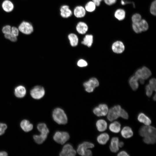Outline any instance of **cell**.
<instances>
[{
  "mask_svg": "<svg viewBox=\"0 0 156 156\" xmlns=\"http://www.w3.org/2000/svg\"><path fill=\"white\" fill-rule=\"evenodd\" d=\"M52 118L59 125H65L68 122V118L64 111L60 107H57L53 111Z\"/></svg>",
  "mask_w": 156,
  "mask_h": 156,
  "instance_id": "cell-1",
  "label": "cell"
},
{
  "mask_svg": "<svg viewBox=\"0 0 156 156\" xmlns=\"http://www.w3.org/2000/svg\"><path fill=\"white\" fill-rule=\"evenodd\" d=\"M94 147V145L93 143L88 142H84L78 146L77 151L80 155L91 156L92 153L91 151L89 149Z\"/></svg>",
  "mask_w": 156,
  "mask_h": 156,
  "instance_id": "cell-2",
  "label": "cell"
},
{
  "mask_svg": "<svg viewBox=\"0 0 156 156\" xmlns=\"http://www.w3.org/2000/svg\"><path fill=\"white\" fill-rule=\"evenodd\" d=\"M151 75L150 70L145 66L138 69L135 72L134 75L138 79L140 83L143 84L144 80L148 79Z\"/></svg>",
  "mask_w": 156,
  "mask_h": 156,
  "instance_id": "cell-3",
  "label": "cell"
},
{
  "mask_svg": "<svg viewBox=\"0 0 156 156\" xmlns=\"http://www.w3.org/2000/svg\"><path fill=\"white\" fill-rule=\"evenodd\" d=\"M53 138L57 143L63 144L69 139L70 135L66 131H58L55 133Z\"/></svg>",
  "mask_w": 156,
  "mask_h": 156,
  "instance_id": "cell-4",
  "label": "cell"
},
{
  "mask_svg": "<svg viewBox=\"0 0 156 156\" xmlns=\"http://www.w3.org/2000/svg\"><path fill=\"white\" fill-rule=\"evenodd\" d=\"M156 133L155 128L149 125L142 126L139 130L140 135L144 138L156 136Z\"/></svg>",
  "mask_w": 156,
  "mask_h": 156,
  "instance_id": "cell-5",
  "label": "cell"
},
{
  "mask_svg": "<svg viewBox=\"0 0 156 156\" xmlns=\"http://www.w3.org/2000/svg\"><path fill=\"white\" fill-rule=\"evenodd\" d=\"M149 26L147 21L144 19H142L138 23H132V28L133 31L136 33H140L147 31Z\"/></svg>",
  "mask_w": 156,
  "mask_h": 156,
  "instance_id": "cell-6",
  "label": "cell"
},
{
  "mask_svg": "<svg viewBox=\"0 0 156 156\" xmlns=\"http://www.w3.org/2000/svg\"><path fill=\"white\" fill-rule=\"evenodd\" d=\"M121 107L119 105H116L111 108L107 114V118L111 121L117 119L120 117Z\"/></svg>",
  "mask_w": 156,
  "mask_h": 156,
  "instance_id": "cell-7",
  "label": "cell"
},
{
  "mask_svg": "<svg viewBox=\"0 0 156 156\" xmlns=\"http://www.w3.org/2000/svg\"><path fill=\"white\" fill-rule=\"evenodd\" d=\"M44 88L40 86L34 87L30 91V94L32 98L35 99H39L43 97L45 94Z\"/></svg>",
  "mask_w": 156,
  "mask_h": 156,
  "instance_id": "cell-8",
  "label": "cell"
},
{
  "mask_svg": "<svg viewBox=\"0 0 156 156\" xmlns=\"http://www.w3.org/2000/svg\"><path fill=\"white\" fill-rule=\"evenodd\" d=\"M99 85L97 79L94 77L90 78L88 81L84 82L83 85L85 90L88 92L93 91L94 89Z\"/></svg>",
  "mask_w": 156,
  "mask_h": 156,
  "instance_id": "cell-9",
  "label": "cell"
},
{
  "mask_svg": "<svg viewBox=\"0 0 156 156\" xmlns=\"http://www.w3.org/2000/svg\"><path fill=\"white\" fill-rule=\"evenodd\" d=\"M18 29L22 33L26 35L31 34L34 31V28L32 24L25 21L21 22L18 26Z\"/></svg>",
  "mask_w": 156,
  "mask_h": 156,
  "instance_id": "cell-10",
  "label": "cell"
},
{
  "mask_svg": "<svg viewBox=\"0 0 156 156\" xmlns=\"http://www.w3.org/2000/svg\"><path fill=\"white\" fill-rule=\"evenodd\" d=\"M76 154V151L73 146L69 144H67L63 146L60 153V156H74Z\"/></svg>",
  "mask_w": 156,
  "mask_h": 156,
  "instance_id": "cell-11",
  "label": "cell"
},
{
  "mask_svg": "<svg viewBox=\"0 0 156 156\" xmlns=\"http://www.w3.org/2000/svg\"><path fill=\"white\" fill-rule=\"evenodd\" d=\"M108 108L105 104H101L98 106L94 107L93 110L94 114L98 116L106 115L108 112Z\"/></svg>",
  "mask_w": 156,
  "mask_h": 156,
  "instance_id": "cell-12",
  "label": "cell"
},
{
  "mask_svg": "<svg viewBox=\"0 0 156 156\" xmlns=\"http://www.w3.org/2000/svg\"><path fill=\"white\" fill-rule=\"evenodd\" d=\"M112 49L113 51L116 53H121L123 52L125 48L123 42L120 41H116L112 44Z\"/></svg>",
  "mask_w": 156,
  "mask_h": 156,
  "instance_id": "cell-13",
  "label": "cell"
},
{
  "mask_svg": "<svg viewBox=\"0 0 156 156\" xmlns=\"http://www.w3.org/2000/svg\"><path fill=\"white\" fill-rule=\"evenodd\" d=\"M26 93L25 87L22 85L17 86L14 89V94L16 97L18 98H22L24 97Z\"/></svg>",
  "mask_w": 156,
  "mask_h": 156,
  "instance_id": "cell-14",
  "label": "cell"
},
{
  "mask_svg": "<svg viewBox=\"0 0 156 156\" xmlns=\"http://www.w3.org/2000/svg\"><path fill=\"white\" fill-rule=\"evenodd\" d=\"M60 15L64 18L70 17L72 14V12L68 6L65 5L62 6L60 9Z\"/></svg>",
  "mask_w": 156,
  "mask_h": 156,
  "instance_id": "cell-15",
  "label": "cell"
},
{
  "mask_svg": "<svg viewBox=\"0 0 156 156\" xmlns=\"http://www.w3.org/2000/svg\"><path fill=\"white\" fill-rule=\"evenodd\" d=\"M119 139L118 137H114L111 139L109 148L112 152L116 153L119 150Z\"/></svg>",
  "mask_w": 156,
  "mask_h": 156,
  "instance_id": "cell-16",
  "label": "cell"
},
{
  "mask_svg": "<svg viewBox=\"0 0 156 156\" xmlns=\"http://www.w3.org/2000/svg\"><path fill=\"white\" fill-rule=\"evenodd\" d=\"M76 29L79 34H84L88 30V26L85 23L79 22L76 26Z\"/></svg>",
  "mask_w": 156,
  "mask_h": 156,
  "instance_id": "cell-17",
  "label": "cell"
},
{
  "mask_svg": "<svg viewBox=\"0 0 156 156\" xmlns=\"http://www.w3.org/2000/svg\"><path fill=\"white\" fill-rule=\"evenodd\" d=\"M86 10L85 8L81 6L76 7L74 10V14L77 18H81L85 16L86 15Z\"/></svg>",
  "mask_w": 156,
  "mask_h": 156,
  "instance_id": "cell-18",
  "label": "cell"
},
{
  "mask_svg": "<svg viewBox=\"0 0 156 156\" xmlns=\"http://www.w3.org/2000/svg\"><path fill=\"white\" fill-rule=\"evenodd\" d=\"M20 126L24 131L28 132L31 131L33 128V125L27 120H23L20 123Z\"/></svg>",
  "mask_w": 156,
  "mask_h": 156,
  "instance_id": "cell-19",
  "label": "cell"
},
{
  "mask_svg": "<svg viewBox=\"0 0 156 156\" xmlns=\"http://www.w3.org/2000/svg\"><path fill=\"white\" fill-rule=\"evenodd\" d=\"M137 119L139 122L146 125H149L151 123L150 119L143 113H140L138 114Z\"/></svg>",
  "mask_w": 156,
  "mask_h": 156,
  "instance_id": "cell-20",
  "label": "cell"
},
{
  "mask_svg": "<svg viewBox=\"0 0 156 156\" xmlns=\"http://www.w3.org/2000/svg\"><path fill=\"white\" fill-rule=\"evenodd\" d=\"M2 7L3 10L7 12H9L13 10L14 5L13 3L9 0H5L2 3Z\"/></svg>",
  "mask_w": 156,
  "mask_h": 156,
  "instance_id": "cell-21",
  "label": "cell"
},
{
  "mask_svg": "<svg viewBox=\"0 0 156 156\" xmlns=\"http://www.w3.org/2000/svg\"><path fill=\"white\" fill-rule=\"evenodd\" d=\"M121 134L122 136L125 138L131 137L133 135V132L131 129L128 126H125L122 129Z\"/></svg>",
  "mask_w": 156,
  "mask_h": 156,
  "instance_id": "cell-22",
  "label": "cell"
},
{
  "mask_svg": "<svg viewBox=\"0 0 156 156\" xmlns=\"http://www.w3.org/2000/svg\"><path fill=\"white\" fill-rule=\"evenodd\" d=\"M96 126L98 131L102 132L104 131L107 129V124L105 120L99 119L96 121Z\"/></svg>",
  "mask_w": 156,
  "mask_h": 156,
  "instance_id": "cell-23",
  "label": "cell"
},
{
  "mask_svg": "<svg viewBox=\"0 0 156 156\" xmlns=\"http://www.w3.org/2000/svg\"><path fill=\"white\" fill-rule=\"evenodd\" d=\"M109 136L106 133H102L98 136L97 140L100 144H105L109 139Z\"/></svg>",
  "mask_w": 156,
  "mask_h": 156,
  "instance_id": "cell-24",
  "label": "cell"
},
{
  "mask_svg": "<svg viewBox=\"0 0 156 156\" xmlns=\"http://www.w3.org/2000/svg\"><path fill=\"white\" fill-rule=\"evenodd\" d=\"M121 125L118 121H116L111 123L109 126L110 130L114 133H118L120 131Z\"/></svg>",
  "mask_w": 156,
  "mask_h": 156,
  "instance_id": "cell-25",
  "label": "cell"
},
{
  "mask_svg": "<svg viewBox=\"0 0 156 156\" xmlns=\"http://www.w3.org/2000/svg\"><path fill=\"white\" fill-rule=\"evenodd\" d=\"M129 83L133 90H135L138 89L139 86L138 79L134 75L130 78Z\"/></svg>",
  "mask_w": 156,
  "mask_h": 156,
  "instance_id": "cell-26",
  "label": "cell"
},
{
  "mask_svg": "<svg viewBox=\"0 0 156 156\" xmlns=\"http://www.w3.org/2000/svg\"><path fill=\"white\" fill-rule=\"evenodd\" d=\"M114 16L119 21L124 20L126 16V12L122 9H117L115 12Z\"/></svg>",
  "mask_w": 156,
  "mask_h": 156,
  "instance_id": "cell-27",
  "label": "cell"
},
{
  "mask_svg": "<svg viewBox=\"0 0 156 156\" xmlns=\"http://www.w3.org/2000/svg\"><path fill=\"white\" fill-rule=\"evenodd\" d=\"M37 129L41 134L48 135L49 133V129L45 123H40L38 124Z\"/></svg>",
  "mask_w": 156,
  "mask_h": 156,
  "instance_id": "cell-28",
  "label": "cell"
},
{
  "mask_svg": "<svg viewBox=\"0 0 156 156\" xmlns=\"http://www.w3.org/2000/svg\"><path fill=\"white\" fill-rule=\"evenodd\" d=\"M93 42V36L91 34H87L85 36L82 41L81 43L88 47L91 46Z\"/></svg>",
  "mask_w": 156,
  "mask_h": 156,
  "instance_id": "cell-29",
  "label": "cell"
},
{
  "mask_svg": "<svg viewBox=\"0 0 156 156\" xmlns=\"http://www.w3.org/2000/svg\"><path fill=\"white\" fill-rule=\"evenodd\" d=\"M47 135L40 133L39 135H34L33 138L36 143L38 144H41L47 138Z\"/></svg>",
  "mask_w": 156,
  "mask_h": 156,
  "instance_id": "cell-30",
  "label": "cell"
},
{
  "mask_svg": "<svg viewBox=\"0 0 156 156\" xmlns=\"http://www.w3.org/2000/svg\"><path fill=\"white\" fill-rule=\"evenodd\" d=\"M71 45L73 47L77 45L78 42V38L76 35L74 33H71L68 36Z\"/></svg>",
  "mask_w": 156,
  "mask_h": 156,
  "instance_id": "cell-31",
  "label": "cell"
},
{
  "mask_svg": "<svg viewBox=\"0 0 156 156\" xmlns=\"http://www.w3.org/2000/svg\"><path fill=\"white\" fill-rule=\"evenodd\" d=\"M96 6L94 3L92 1H90L86 4L85 8L87 12H92L95 10Z\"/></svg>",
  "mask_w": 156,
  "mask_h": 156,
  "instance_id": "cell-32",
  "label": "cell"
},
{
  "mask_svg": "<svg viewBox=\"0 0 156 156\" xmlns=\"http://www.w3.org/2000/svg\"><path fill=\"white\" fill-rule=\"evenodd\" d=\"M156 136L144 137L143 140L146 144H154L156 142Z\"/></svg>",
  "mask_w": 156,
  "mask_h": 156,
  "instance_id": "cell-33",
  "label": "cell"
},
{
  "mask_svg": "<svg viewBox=\"0 0 156 156\" xmlns=\"http://www.w3.org/2000/svg\"><path fill=\"white\" fill-rule=\"evenodd\" d=\"M142 19L141 15L138 13H135L133 14L131 17L132 23H138Z\"/></svg>",
  "mask_w": 156,
  "mask_h": 156,
  "instance_id": "cell-34",
  "label": "cell"
},
{
  "mask_svg": "<svg viewBox=\"0 0 156 156\" xmlns=\"http://www.w3.org/2000/svg\"><path fill=\"white\" fill-rule=\"evenodd\" d=\"M150 12L153 15H156V1L155 0L151 3L150 9Z\"/></svg>",
  "mask_w": 156,
  "mask_h": 156,
  "instance_id": "cell-35",
  "label": "cell"
},
{
  "mask_svg": "<svg viewBox=\"0 0 156 156\" xmlns=\"http://www.w3.org/2000/svg\"><path fill=\"white\" fill-rule=\"evenodd\" d=\"M4 36L6 39L12 42H16L17 40V37L13 35L11 33L4 34Z\"/></svg>",
  "mask_w": 156,
  "mask_h": 156,
  "instance_id": "cell-36",
  "label": "cell"
},
{
  "mask_svg": "<svg viewBox=\"0 0 156 156\" xmlns=\"http://www.w3.org/2000/svg\"><path fill=\"white\" fill-rule=\"evenodd\" d=\"M153 91H155L156 90V80L155 78L151 79L148 84Z\"/></svg>",
  "mask_w": 156,
  "mask_h": 156,
  "instance_id": "cell-37",
  "label": "cell"
},
{
  "mask_svg": "<svg viewBox=\"0 0 156 156\" xmlns=\"http://www.w3.org/2000/svg\"><path fill=\"white\" fill-rule=\"evenodd\" d=\"M7 127V125L5 124L0 123V135H2L4 133Z\"/></svg>",
  "mask_w": 156,
  "mask_h": 156,
  "instance_id": "cell-38",
  "label": "cell"
},
{
  "mask_svg": "<svg viewBox=\"0 0 156 156\" xmlns=\"http://www.w3.org/2000/svg\"><path fill=\"white\" fill-rule=\"evenodd\" d=\"M145 89L146 95L148 97H150L152 95L153 91L150 87L148 84L146 86Z\"/></svg>",
  "mask_w": 156,
  "mask_h": 156,
  "instance_id": "cell-39",
  "label": "cell"
},
{
  "mask_svg": "<svg viewBox=\"0 0 156 156\" xmlns=\"http://www.w3.org/2000/svg\"><path fill=\"white\" fill-rule=\"evenodd\" d=\"M11 27L9 25H6L4 26L2 29L3 33L5 34H9L11 33Z\"/></svg>",
  "mask_w": 156,
  "mask_h": 156,
  "instance_id": "cell-40",
  "label": "cell"
},
{
  "mask_svg": "<svg viewBox=\"0 0 156 156\" xmlns=\"http://www.w3.org/2000/svg\"><path fill=\"white\" fill-rule=\"evenodd\" d=\"M120 116L123 119H127L129 118V116L127 113L123 109H121Z\"/></svg>",
  "mask_w": 156,
  "mask_h": 156,
  "instance_id": "cell-41",
  "label": "cell"
},
{
  "mask_svg": "<svg viewBox=\"0 0 156 156\" xmlns=\"http://www.w3.org/2000/svg\"><path fill=\"white\" fill-rule=\"evenodd\" d=\"M77 64L80 67H83L86 66L88 65V63L85 60L81 59L78 61Z\"/></svg>",
  "mask_w": 156,
  "mask_h": 156,
  "instance_id": "cell-42",
  "label": "cell"
},
{
  "mask_svg": "<svg viewBox=\"0 0 156 156\" xmlns=\"http://www.w3.org/2000/svg\"><path fill=\"white\" fill-rule=\"evenodd\" d=\"M19 30L17 27H13L11 29V33L14 35L17 36L19 34Z\"/></svg>",
  "mask_w": 156,
  "mask_h": 156,
  "instance_id": "cell-43",
  "label": "cell"
},
{
  "mask_svg": "<svg viewBox=\"0 0 156 156\" xmlns=\"http://www.w3.org/2000/svg\"><path fill=\"white\" fill-rule=\"evenodd\" d=\"M105 3L107 5H111L115 4L117 0H103Z\"/></svg>",
  "mask_w": 156,
  "mask_h": 156,
  "instance_id": "cell-44",
  "label": "cell"
},
{
  "mask_svg": "<svg viewBox=\"0 0 156 156\" xmlns=\"http://www.w3.org/2000/svg\"><path fill=\"white\" fill-rule=\"evenodd\" d=\"M118 156H127L129 155L125 151H122L120 152L117 155Z\"/></svg>",
  "mask_w": 156,
  "mask_h": 156,
  "instance_id": "cell-45",
  "label": "cell"
},
{
  "mask_svg": "<svg viewBox=\"0 0 156 156\" xmlns=\"http://www.w3.org/2000/svg\"><path fill=\"white\" fill-rule=\"evenodd\" d=\"M103 0H92V1L94 3L96 6L100 5L101 2Z\"/></svg>",
  "mask_w": 156,
  "mask_h": 156,
  "instance_id": "cell-46",
  "label": "cell"
},
{
  "mask_svg": "<svg viewBox=\"0 0 156 156\" xmlns=\"http://www.w3.org/2000/svg\"><path fill=\"white\" fill-rule=\"evenodd\" d=\"M8 155V153L5 151H0V156H6Z\"/></svg>",
  "mask_w": 156,
  "mask_h": 156,
  "instance_id": "cell-47",
  "label": "cell"
},
{
  "mask_svg": "<svg viewBox=\"0 0 156 156\" xmlns=\"http://www.w3.org/2000/svg\"><path fill=\"white\" fill-rule=\"evenodd\" d=\"M124 144V143L122 142H119V147H122Z\"/></svg>",
  "mask_w": 156,
  "mask_h": 156,
  "instance_id": "cell-48",
  "label": "cell"
},
{
  "mask_svg": "<svg viewBox=\"0 0 156 156\" xmlns=\"http://www.w3.org/2000/svg\"><path fill=\"white\" fill-rule=\"evenodd\" d=\"M153 100L154 101H156V94H155L154 96H153Z\"/></svg>",
  "mask_w": 156,
  "mask_h": 156,
  "instance_id": "cell-49",
  "label": "cell"
}]
</instances>
